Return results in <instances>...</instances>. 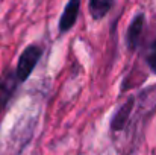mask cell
Returning a JSON list of instances; mask_svg holds the SVG:
<instances>
[{
    "instance_id": "obj_1",
    "label": "cell",
    "mask_w": 156,
    "mask_h": 155,
    "mask_svg": "<svg viewBox=\"0 0 156 155\" xmlns=\"http://www.w3.org/2000/svg\"><path fill=\"white\" fill-rule=\"evenodd\" d=\"M41 55H43V49L37 44H30L21 52V55L18 58V62H17V68H15V76H17L18 82H26L27 81L32 70L38 64Z\"/></svg>"
},
{
    "instance_id": "obj_2",
    "label": "cell",
    "mask_w": 156,
    "mask_h": 155,
    "mask_svg": "<svg viewBox=\"0 0 156 155\" xmlns=\"http://www.w3.org/2000/svg\"><path fill=\"white\" fill-rule=\"evenodd\" d=\"M133 106H135V98L132 96L117 109V113L114 114V117L111 120V131L112 132H120L129 125Z\"/></svg>"
},
{
    "instance_id": "obj_3",
    "label": "cell",
    "mask_w": 156,
    "mask_h": 155,
    "mask_svg": "<svg viewBox=\"0 0 156 155\" xmlns=\"http://www.w3.org/2000/svg\"><path fill=\"white\" fill-rule=\"evenodd\" d=\"M18 84L20 82L15 76V70H6L3 73L0 78V108H5L6 103L11 101Z\"/></svg>"
},
{
    "instance_id": "obj_4",
    "label": "cell",
    "mask_w": 156,
    "mask_h": 155,
    "mask_svg": "<svg viewBox=\"0 0 156 155\" xmlns=\"http://www.w3.org/2000/svg\"><path fill=\"white\" fill-rule=\"evenodd\" d=\"M79 9H80V0H68V3L61 15V20H59V31L62 34L70 31L74 26L77 15H79Z\"/></svg>"
},
{
    "instance_id": "obj_5",
    "label": "cell",
    "mask_w": 156,
    "mask_h": 155,
    "mask_svg": "<svg viewBox=\"0 0 156 155\" xmlns=\"http://www.w3.org/2000/svg\"><path fill=\"white\" fill-rule=\"evenodd\" d=\"M138 108L144 116H150L156 109V85L144 88L138 94Z\"/></svg>"
},
{
    "instance_id": "obj_6",
    "label": "cell",
    "mask_w": 156,
    "mask_h": 155,
    "mask_svg": "<svg viewBox=\"0 0 156 155\" xmlns=\"http://www.w3.org/2000/svg\"><path fill=\"white\" fill-rule=\"evenodd\" d=\"M143 28H144V14H138V15H135V18L132 20V23L129 24V29H127V47L130 50H135L138 47L141 34H143Z\"/></svg>"
},
{
    "instance_id": "obj_7",
    "label": "cell",
    "mask_w": 156,
    "mask_h": 155,
    "mask_svg": "<svg viewBox=\"0 0 156 155\" xmlns=\"http://www.w3.org/2000/svg\"><path fill=\"white\" fill-rule=\"evenodd\" d=\"M114 0H90V14L94 20H100L111 11Z\"/></svg>"
},
{
    "instance_id": "obj_8",
    "label": "cell",
    "mask_w": 156,
    "mask_h": 155,
    "mask_svg": "<svg viewBox=\"0 0 156 155\" xmlns=\"http://www.w3.org/2000/svg\"><path fill=\"white\" fill-rule=\"evenodd\" d=\"M146 61H147V65H149L150 72L156 75V41L150 46L149 53H147V59H146Z\"/></svg>"
}]
</instances>
